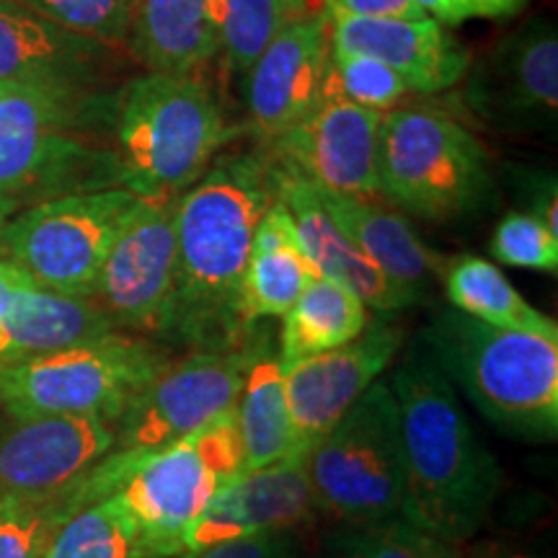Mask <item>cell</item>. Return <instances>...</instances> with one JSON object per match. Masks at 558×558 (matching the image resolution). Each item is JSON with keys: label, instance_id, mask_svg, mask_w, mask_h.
Returning <instances> with one entry per match:
<instances>
[{"label": "cell", "instance_id": "28", "mask_svg": "<svg viewBox=\"0 0 558 558\" xmlns=\"http://www.w3.org/2000/svg\"><path fill=\"white\" fill-rule=\"evenodd\" d=\"M316 3L324 0H207L215 47L230 73L246 81L269 41Z\"/></svg>", "mask_w": 558, "mask_h": 558}, {"label": "cell", "instance_id": "34", "mask_svg": "<svg viewBox=\"0 0 558 558\" xmlns=\"http://www.w3.org/2000/svg\"><path fill=\"white\" fill-rule=\"evenodd\" d=\"M339 546L347 558H452L445 543L418 533L401 518L373 527H354Z\"/></svg>", "mask_w": 558, "mask_h": 558}, {"label": "cell", "instance_id": "15", "mask_svg": "<svg viewBox=\"0 0 558 558\" xmlns=\"http://www.w3.org/2000/svg\"><path fill=\"white\" fill-rule=\"evenodd\" d=\"M114 448V424L96 416L0 422V497L58 499L81 492Z\"/></svg>", "mask_w": 558, "mask_h": 558}, {"label": "cell", "instance_id": "40", "mask_svg": "<svg viewBox=\"0 0 558 558\" xmlns=\"http://www.w3.org/2000/svg\"><path fill=\"white\" fill-rule=\"evenodd\" d=\"M505 558H530V556H520V554H512V556H505Z\"/></svg>", "mask_w": 558, "mask_h": 558}, {"label": "cell", "instance_id": "37", "mask_svg": "<svg viewBox=\"0 0 558 558\" xmlns=\"http://www.w3.org/2000/svg\"><path fill=\"white\" fill-rule=\"evenodd\" d=\"M324 3L362 19H427L416 0H324Z\"/></svg>", "mask_w": 558, "mask_h": 558}, {"label": "cell", "instance_id": "10", "mask_svg": "<svg viewBox=\"0 0 558 558\" xmlns=\"http://www.w3.org/2000/svg\"><path fill=\"white\" fill-rule=\"evenodd\" d=\"M130 190L68 194L19 209L0 233V259L39 288L90 298L111 243L135 207Z\"/></svg>", "mask_w": 558, "mask_h": 558}, {"label": "cell", "instance_id": "11", "mask_svg": "<svg viewBox=\"0 0 558 558\" xmlns=\"http://www.w3.org/2000/svg\"><path fill=\"white\" fill-rule=\"evenodd\" d=\"M262 347L264 341H239L171 360L117 418L111 452L145 458L233 411Z\"/></svg>", "mask_w": 558, "mask_h": 558}, {"label": "cell", "instance_id": "22", "mask_svg": "<svg viewBox=\"0 0 558 558\" xmlns=\"http://www.w3.org/2000/svg\"><path fill=\"white\" fill-rule=\"evenodd\" d=\"M313 190L341 233L378 264L396 288L407 292L416 305L429 298L432 277L442 271V259L424 246L399 213L380 205L378 199L329 192L316 184Z\"/></svg>", "mask_w": 558, "mask_h": 558}, {"label": "cell", "instance_id": "3", "mask_svg": "<svg viewBox=\"0 0 558 558\" xmlns=\"http://www.w3.org/2000/svg\"><path fill=\"white\" fill-rule=\"evenodd\" d=\"M120 90L45 94L0 86V197L16 209L124 190L114 150Z\"/></svg>", "mask_w": 558, "mask_h": 558}, {"label": "cell", "instance_id": "30", "mask_svg": "<svg viewBox=\"0 0 558 558\" xmlns=\"http://www.w3.org/2000/svg\"><path fill=\"white\" fill-rule=\"evenodd\" d=\"M83 505H90L83 488L58 499L0 497V558H41L60 522Z\"/></svg>", "mask_w": 558, "mask_h": 558}, {"label": "cell", "instance_id": "14", "mask_svg": "<svg viewBox=\"0 0 558 558\" xmlns=\"http://www.w3.org/2000/svg\"><path fill=\"white\" fill-rule=\"evenodd\" d=\"M135 65L128 50L81 37L19 0H0V86L45 94H104Z\"/></svg>", "mask_w": 558, "mask_h": 558}, {"label": "cell", "instance_id": "2", "mask_svg": "<svg viewBox=\"0 0 558 558\" xmlns=\"http://www.w3.org/2000/svg\"><path fill=\"white\" fill-rule=\"evenodd\" d=\"M403 452L401 520L445 546L469 541L488 520L499 465L460 409L456 388L422 347L390 378Z\"/></svg>", "mask_w": 558, "mask_h": 558}, {"label": "cell", "instance_id": "38", "mask_svg": "<svg viewBox=\"0 0 558 558\" xmlns=\"http://www.w3.org/2000/svg\"><path fill=\"white\" fill-rule=\"evenodd\" d=\"M34 284V279H29L21 271L19 267H13L11 262L0 259V326H3L5 316H9L13 300L19 298V292L24 288Z\"/></svg>", "mask_w": 558, "mask_h": 558}, {"label": "cell", "instance_id": "16", "mask_svg": "<svg viewBox=\"0 0 558 558\" xmlns=\"http://www.w3.org/2000/svg\"><path fill=\"white\" fill-rule=\"evenodd\" d=\"M380 111L344 99H320L295 128L267 143L271 158L320 190L380 199Z\"/></svg>", "mask_w": 558, "mask_h": 558}, {"label": "cell", "instance_id": "13", "mask_svg": "<svg viewBox=\"0 0 558 558\" xmlns=\"http://www.w3.org/2000/svg\"><path fill=\"white\" fill-rule=\"evenodd\" d=\"M460 99L486 128L512 135L548 132L558 114V32L530 19L494 41L463 75Z\"/></svg>", "mask_w": 558, "mask_h": 558}, {"label": "cell", "instance_id": "32", "mask_svg": "<svg viewBox=\"0 0 558 558\" xmlns=\"http://www.w3.org/2000/svg\"><path fill=\"white\" fill-rule=\"evenodd\" d=\"M62 29L128 50L135 0H19Z\"/></svg>", "mask_w": 558, "mask_h": 558}, {"label": "cell", "instance_id": "36", "mask_svg": "<svg viewBox=\"0 0 558 558\" xmlns=\"http://www.w3.org/2000/svg\"><path fill=\"white\" fill-rule=\"evenodd\" d=\"M179 558H292V546L284 538V533H262L218 543V546L194 550V554Z\"/></svg>", "mask_w": 558, "mask_h": 558}, {"label": "cell", "instance_id": "23", "mask_svg": "<svg viewBox=\"0 0 558 558\" xmlns=\"http://www.w3.org/2000/svg\"><path fill=\"white\" fill-rule=\"evenodd\" d=\"M313 269L300 243L292 215L282 202H275L254 230L251 254L239 290V316L243 326L262 318H282L303 295Z\"/></svg>", "mask_w": 558, "mask_h": 558}, {"label": "cell", "instance_id": "39", "mask_svg": "<svg viewBox=\"0 0 558 558\" xmlns=\"http://www.w3.org/2000/svg\"><path fill=\"white\" fill-rule=\"evenodd\" d=\"M16 213H19V209L13 207L9 199H3V197H0V233H3L5 222H9V220H11L13 215H16Z\"/></svg>", "mask_w": 558, "mask_h": 558}, {"label": "cell", "instance_id": "4", "mask_svg": "<svg viewBox=\"0 0 558 558\" xmlns=\"http://www.w3.org/2000/svg\"><path fill=\"white\" fill-rule=\"evenodd\" d=\"M439 373L509 435L554 439L558 432V341L497 329L445 311L422 331Z\"/></svg>", "mask_w": 558, "mask_h": 558}, {"label": "cell", "instance_id": "26", "mask_svg": "<svg viewBox=\"0 0 558 558\" xmlns=\"http://www.w3.org/2000/svg\"><path fill=\"white\" fill-rule=\"evenodd\" d=\"M282 318L279 360L284 367L349 344L369 324L367 305L344 284L320 275L311 279L303 295Z\"/></svg>", "mask_w": 558, "mask_h": 558}, {"label": "cell", "instance_id": "1", "mask_svg": "<svg viewBox=\"0 0 558 558\" xmlns=\"http://www.w3.org/2000/svg\"><path fill=\"white\" fill-rule=\"evenodd\" d=\"M277 202L275 158L267 145L228 153L179 197L177 284L166 339L197 349L239 344V290L254 230Z\"/></svg>", "mask_w": 558, "mask_h": 558}, {"label": "cell", "instance_id": "29", "mask_svg": "<svg viewBox=\"0 0 558 558\" xmlns=\"http://www.w3.org/2000/svg\"><path fill=\"white\" fill-rule=\"evenodd\" d=\"M41 558H148L117 494L75 509L52 533Z\"/></svg>", "mask_w": 558, "mask_h": 558}, {"label": "cell", "instance_id": "35", "mask_svg": "<svg viewBox=\"0 0 558 558\" xmlns=\"http://www.w3.org/2000/svg\"><path fill=\"white\" fill-rule=\"evenodd\" d=\"M429 19L442 26H458L465 21L512 19L533 0H416Z\"/></svg>", "mask_w": 558, "mask_h": 558}, {"label": "cell", "instance_id": "25", "mask_svg": "<svg viewBox=\"0 0 558 558\" xmlns=\"http://www.w3.org/2000/svg\"><path fill=\"white\" fill-rule=\"evenodd\" d=\"M243 448V473L264 469L292 452L288 375L279 354L264 344L251 362L239 403H235Z\"/></svg>", "mask_w": 558, "mask_h": 558}, {"label": "cell", "instance_id": "33", "mask_svg": "<svg viewBox=\"0 0 558 558\" xmlns=\"http://www.w3.org/2000/svg\"><path fill=\"white\" fill-rule=\"evenodd\" d=\"M494 259L507 267L538 269L556 275L558 235L530 213H509L492 235Z\"/></svg>", "mask_w": 558, "mask_h": 558}, {"label": "cell", "instance_id": "31", "mask_svg": "<svg viewBox=\"0 0 558 558\" xmlns=\"http://www.w3.org/2000/svg\"><path fill=\"white\" fill-rule=\"evenodd\" d=\"M409 94L407 83L383 62L367 58V54L341 52L331 47L320 99H344L383 114V111L399 107Z\"/></svg>", "mask_w": 558, "mask_h": 558}, {"label": "cell", "instance_id": "27", "mask_svg": "<svg viewBox=\"0 0 558 558\" xmlns=\"http://www.w3.org/2000/svg\"><path fill=\"white\" fill-rule=\"evenodd\" d=\"M442 279L448 300L465 316L497 329L525 331L558 341L556 320L533 308L492 262L481 256H458L445 264Z\"/></svg>", "mask_w": 558, "mask_h": 558}, {"label": "cell", "instance_id": "20", "mask_svg": "<svg viewBox=\"0 0 558 558\" xmlns=\"http://www.w3.org/2000/svg\"><path fill=\"white\" fill-rule=\"evenodd\" d=\"M305 456L246 471L213 499L184 538V554L262 533H284L316 518ZM181 554V556H184Z\"/></svg>", "mask_w": 558, "mask_h": 558}, {"label": "cell", "instance_id": "7", "mask_svg": "<svg viewBox=\"0 0 558 558\" xmlns=\"http://www.w3.org/2000/svg\"><path fill=\"white\" fill-rule=\"evenodd\" d=\"M171 362L153 339L109 331L0 367V409L11 418L96 416L117 424Z\"/></svg>", "mask_w": 558, "mask_h": 558}, {"label": "cell", "instance_id": "8", "mask_svg": "<svg viewBox=\"0 0 558 558\" xmlns=\"http://www.w3.org/2000/svg\"><path fill=\"white\" fill-rule=\"evenodd\" d=\"M378 181L383 197L427 220L469 215L492 190L488 153L478 137L427 104L383 111Z\"/></svg>", "mask_w": 558, "mask_h": 558}, {"label": "cell", "instance_id": "24", "mask_svg": "<svg viewBox=\"0 0 558 558\" xmlns=\"http://www.w3.org/2000/svg\"><path fill=\"white\" fill-rule=\"evenodd\" d=\"M128 52L145 73H199L218 54L207 0H135Z\"/></svg>", "mask_w": 558, "mask_h": 558}, {"label": "cell", "instance_id": "19", "mask_svg": "<svg viewBox=\"0 0 558 558\" xmlns=\"http://www.w3.org/2000/svg\"><path fill=\"white\" fill-rule=\"evenodd\" d=\"M326 13L333 50L383 62L416 94H439L458 86L471 65L469 47L429 16L362 19L331 5H326Z\"/></svg>", "mask_w": 558, "mask_h": 558}, {"label": "cell", "instance_id": "12", "mask_svg": "<svg viewBox=\"0 0 558 558\" xmlns=\"http://www.w3.org/2000/svg\"><path fill=\"white\" fill-rule=\"evenodd\" d=\"M179 197H137L111 243L90 300L114 329L166 333L177 284Z\"/></svg>", "mask_w": 558, "mask_h": 558}, {"label": "cell", "instance_id": "17", "mask_svg": "<svg viewBox=\"0 0 558 558\" xmlns=\"http://www.w3.org/2000/svg\"><path fill=\"white\" fill-rule=\"evenodd\" d=\"M401 347V326L369 318L365 331L349 344L284 367L292 422L290 456H305L386 373Z\"/></svg>", "mask_w": 558, "mask_h": 558}, {"label": "cell", "instance_id": "6", "mask_svg": "<svg viewBox=\"0 0 558 558\" xmlns=\"http://www.w3.org/2000/svg\"><path fill=\"white\" fill-rule=\"evenodd\" d=\"M239 132L222 120L199 73L132 75L114 114L124 190L137 197H179Z\"/></svg>", "mask_w": 558, "mask_h": 558}, {"label": "cell", "instance_id": "41", "mask_svg": "<svg viewBox=\"0 0 558 558\" xmlns=\"http://www.w3.org/2000/svg\"><path fill=\"white\" fill-rule=\"evenodd\" d=\"M329 558H347V556H329Z\"/></svg>", "mask_w": 558, "mask_h": 558}, {"label": "cell", "instance_id": "5", "mask_svg": "<svg viewBox=\"0 0 558 558\" xmlns=\"http://www.w3.org/2000/svg\"><path fill=\"white\" fill-rule=\"evenodd\" d=\"M243 473L235 409L150 456L114 452L90 473L99 497L117 494L148 558H179L190 527L213 499Z\"/></svg>", "mask_w": 558, "mask_h": 558}, {"label": "cell", "instance_id": "9", "mask_svg": "<svg viewBox=\"0 0 558 558\" xmlns=\"http://www.w3.org/2000/svg\"><path fill=\"white\" fill-rule=\"evenodd\" d=\"M305 469L318 512L354 527L401 518L399 407L386 380H375L305 452Z\"/></svg>", "mask_w": 558, "mask_h": 558}, {"label": "cell", "instance_id": "18", "mask_svg": "<svg viewBox=\"0 0 558 558\" xmlns=\"http://www.w3.org/2000/svg\"><path fill=\"white\" fill-rule=\"evenodd\" d=\"M331 37L329 13L320 3L290 21L246 75V101L262 145L295 128L324 94Z\"/></svg>", "mask_w": 558, "mask_h": 558}, {"label": "cell", "instance_id": "21", "mask_svg": "<svg viewBox=\"0 0 558 558\" xmlns=\"http://www.w3.org/2000/svg\"><path fill=\"white\" fill-rule=\"evenodd\" d=\"M275 181L277 199L288 207L295 222L300 243L308 254L313 269L320 277H329L333 282L344 284L357 295L367 308L378 313L407 311L416 305L407 292L396 288L383 269L369 256L354 246L352 241L341 233L331 215L320 205L316 190L311 181L298 177L295 171L284 169L275 160Z\"/></svg>", "mask_w": 558, "mask_h": 558}]
</instances>
